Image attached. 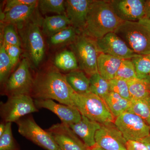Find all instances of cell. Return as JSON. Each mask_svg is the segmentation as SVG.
I'll return each mask as SVG.
<instances>
[{
    "label": "cell",
    "mask_w": 150,
    "mask_h": 150,
    "mask_svg": "<svg viewBox=\"0 0 150 150\" xmlns=\"http://www.w3.org/2000/svg\"><path fill=\"white\" fill-rule=\"evenodd\" d=\"M77 60L79 69L89 76L98 73V58L100 52L96 40L83 35H78L70 45Z\"/></svg>",
    "instance_id": "cell-6"
},
{
    "label": "cell",
    "mask_w": 150,
    "mask_h": 150,
    "mask_svg": "<svg viewBox=\"0 0 150 150\" xmlns=\"http://www.w3.org/2000/svg\"><path fill=\"white\" fill-rule=\"evenodd\" d=\"M38 111L34 99L28 95L8 97L5 103H0L1 117L6 123H16L23 117Z\"/></svg>",
    "instance_id": "cell-7"
},
{
    "label": "cell",
    "mask_w": 150,
    "mask_h": 150,
    "mask_svg": "<svg viewBox=\"0 0 150 150\" xmlns=\"http://www.w3.org/2000/svg\"><path fill=\"white\" fill-rule=\"evenodd\" d=\"M131 100L142 99L150 96V81L141 79L127 81Z\"/></svg>",
    "instance_id": "cell-25"
},
{
    "label": "cell",
    "mask_w": 150,
    "mask_h": 150,
    "mask_svg": "<svg viewBox=\"0 0 150 150\" xmlns=\"http://www.w3.org/2000/svg\"><path fill=\"white\" fill-rule=\"evenodd\" d=\"M89 78L90 92L104 100L110 92L109 81L103 79L98 72Z\"/></svg>",
    "instance_id": "cell-26"
},
{
    "label": "cell",
    "mask_w": 150,
    "mask_h": 150,
    "mask_svg": "<svg viewBox=\"0 0 150 150\" xmlns=\"http://www.w3.org/2000/svg\"><path fill=\"white\" fill-rule=\"evenodd\" d=\"M139 141L142 142L146 146L148 150H150V134L146 137Z\"/></svg>",
    "instance_id": "cell-39"
},
{
    "label": "cell",
    "mask_w": 150,
    "mask_h": 150,
    "mask_svg": "<svg viewBox=\"0 0 150 150\" xmlns=\"http://www.w3.org/2000/svg\"><path fill=\"white\" fill-rule=\"evenodd\" d=\"M4 43L6 52L10 59L13 66L14 67L15 65H16L18 62L20 56L22 51L21 48L19 46L7 44L4 42Z\"/></svg>",
    "instance_id": "cell-35"
},
{
    "label": "cell",
    "mask_w": 150,
    "mask_h": 150,
    "mask_svg": "<svg viewBox=\"0 0 150 150\" xmlns=\"http://www.w3.org/2000/svg\"><path fill=\"white\" fill-rule=\"evenodd\" d=\"M42 21L33 18L26 23L17 26L27 59L35 68L42 63L46 52V45L40 29ZM42 25V24H41Z\"/></svg>",
    "instance_id": "cell-3"
},
{
    "label": "cell",
    "mask_w": 150,
    "mask_h": 150,
    "mask_svg": "<svg viewBox=\"0 0 150 150\" xmlns=\"http://www.w3.org/2000/svg\"><path fill=\"white\" fill-rule=\"evenodd\" d=\"M67 83L77 93H90L89 78L85 73L79 69L72 71L65 75Z\"/></svg>",
    "instance_id": "cell-21"
},
{
    "label": "cell",
    "mask_w": 150,
    "mask_h": 150,
    "mask_svg": "<svg viewBox=\"0 0 150 150\" xmlns=\"http://www.w3.org/2000/svg\"><path fill=\"white\" fill-rule=\"evenodd\" d=\"M87 150H105L103 149H101L100 147H99L97 145L94 146L92 147L91 148H87Z\"/></svg>",
    "instance_id": "cell-41"
},
{
    "label": "cell",
    "mask_w": 150,
    "mask_h": 150,
    "mask_svg": "<svg viewBox=\"0 0 150 150\" xmlns=\"http://www.w3.org/2000/svg\"><path fill=\"white\" fill-rule=\"evenodd\" d=\"M131 60L135 67L137 78L150 81V54L139 55Z\"/></svg>",
    "instance_id": "cell-28"
},
{
    "label": "cell",
    "mask_w": 150,
    "mask_h": 150,
    "mask_svg": "<svg viewBox=\"0 0 150 150\" xmlns=\"http://www.w3.org/2000/svg\"><path fill=\"white\" fill-rule=\"evenodd\" d=\"M62 150H87V147L70 126L63 123L46 130Z\"/></svg>",
    "instance_id": "cell-13"
},
{
    "label": "cell",
    "mask_w": 150,
    "mask_h": 150,
    "mask_svg": "<svg viewBox=\"0 0 150 150\" xmlns=\"http://www.w3.org/2000/svg\"><path fill=\"white\" fill-rule=\"evenodd\" d=\"M115 78L126 81L137 78L135 67L131 59L122 60Z\"/></svg>",
    "instance_id": "cell-33"
},
{
    "label": "cell",
    "mask_w": 150,
    "mask_h": 150,
    "mask_svg": "<svg viewBox=\"0 0 150 150\" xmlns=\"http://www.w3.org/2000/svg\"><path fill=\"white\" fill-rule=\"evenodd\" d=\"M101 126L100 123L81 115L80 121L69 126L83 142L86 147L91 148L96 145V134Z\"/></svg>",
    "instance_id": "cell-17"
},
{
    "label": "cell",
    "mask_w": 150,
    "mask_h": 150,
    "mask_svg": "<svg viewBox=\"0 0 150 150\" xmlns=\"http://www.w3.org/2000/svg\"><path fill=\"white\" fill-rule=\"evenodd\" d=\"M36 0H8L6 2L5 7L3 12L4 13L9 10L10 9L17 6L23 5H32L38 2Z\"/></svg>",
    "instance_id": "cell-36"
},
{
    "label": "cell",
    "mask_w": 150,
    "mask_h": 150,
    "mask_svg": "<svg viewBox=\"0 0 150 150\" xmlns=\"http://www.w3.org/2000/svg\"><path fill=\"white\" fill-rule=\"evenodd\" d=\"M135 53L150 54V27L140 21H123L114 32Z\"/></svg>",
    "instance_id": "cell-5"
},
{
    "label": "cell",
    "mask_w": 150,
    "mask_h": 150,
    "mask_svg": "<svg viewBox=\"0 0 150 150\" xmlns=\"http://www.w3.org/2000/svg\"><path fill=\"white\" fill-rule=\"evenodd\" d=\"M123 21L116 15L110 1L93 0L81 34L97 40L115 32Z\"/></svg>",
    "instance_id": "cell-2"
},
{
    "label": "cell",
    "mask_w": 150,
    "mask_h": 150,
    "mask_svg": "<svg viewBox=\"0 0 150 150\" xmlns=\"http://www.w3.org/2000/svg\"><path fill=\"white\" fill-rule=\"evenodd\" d=\"M127 150H148L146 146L139 141H128L126 144Z\"/></svg>",
    "instance_id": "cell-37"
},
{
    "label": "cell",
    "mask_w": 150,
    "mask_h": 150,
    "mask_svg": "<svg viewBox=\"0 0 150 150\" xmlns=\"http://www.w3.org/2000/svg\"><path fill=\"white\" fill-rule=\"evenodd\" d=\"M38 109L45 108L54 112L62 121L68 126L81 121V114L74 105H67L55 102L51 99L34 100Z\"/></svg>",
    "instance_id": "cell-15"
},
{
    "label": "cell",
    "mask_w": 150,
    "mask_h": 150,
    "mask_svg": "<svg viewBox=\"0 0 150 150\" xmlns=\"http://www.w3.org/2000/svg\"><path fill=\"white\" fill-rule=\"evenodd\" d=\"M78 35L76 29L70 25L49 37V45L53 47L71 45L76 40Z\"/></svg>",
    "instance_id": "cell-24"
},
{
    "label": "cell",
    "mask_w": 150,
    "mask_h": 150,
    "mask_svg": "<svg viewBox=\"0 0 150 150\" xmlns=\"http://www.w3.org/2000/svg\"><path fill=\"white\" fill-rule=\"evenodd\" d=\"M126 141H139L150 134V126L139 115L126 111L114 122Z\"/></svg>",
    "instance_id": "cell-10"
},
{
    "label": "cell",
    "mask_w": 150,
    "mask_h": 150,
    "mask_svg": "<svg viewBox=\"0 0 150 150\" xmlns=\"http://www.w3.org/2000/svg\"><path fill=\"white\" fill-rule=\"evenodd\" d=\"M6 123L4 121H1L0 124V137L2 136L4 132L5 131L6 128Z\"/></svg>",
    "instance_id": "cell-40"
},
{
    "label": "cell",
    "mask_w": 150,
    "mask_h": 150,
    "mask_svg": "<svg viewBox=\"0 0 150 150\" xmlns=\"http://www.w3.org/2000/svg\"><path fill=\"white\" fill-rule=\"evenodd\" d=\"M11 125V123H6L5 131L0 137V150H20L13 135Z\"/></svg>",
    "instance_id": "cell-31"
},
{
    "label": "cell",
    "mask_w": 150,
    "mask_h": 150,
    "mask_svg": "<svg viewBox=\"0 0 150 150\" xmlns=\"http://www.w3.org/2000/svg\"><path fill=\"white\" fill-rule=\"evenodd\" d=\"M104 100L115 118L128 111L131 104V100L125 99L113 92H110Z\"/></svg>",
    "instance_id": "cell-23"
},
{
    "label": "cell",
    "mask_w": 150,
    "mask_h": 150,
    "mask_svg": "<svg viewBox=\"0 0 150 150\" xmlns=\"http://www.w3.org/2000/svg\"><path fill=\"white\" fill-rule=\"evenodd\" d=\"M114 12L123 21H139L145 18L144 0L110 1Z\"/></svg>",
    "instance_id": "cell-14"
},
{
    "label": "cell",
    "mask_w": 150,
    "mask_h": 150,
    "mask_svg": "<svg viewBox=\"0 0 150 150\" xmlns=\"http://www.w3.org/2000/svg\"><path fill=\"white\" fill-rule=\"evenodd\" d=\"M70 25L71 22L66 14L46 16L42 21V31L49 38Z\"/></svg>",
    "instance_id": "cell-20"
},
{
    "label": "cell",
    "mask_w": 150,
    "mask_h": 150,
    "mask_svg": "<svg viewBox=\"0 0 150 150\" xmlns=\"http://www.w3.org/2000/svg\"><path fill=\"white\" fill-rule=\"evenodd\" d=\"M15 26L13 24L5 23L3 28L1 40L7 44L21 47L22 45L21 40L18 33L17 32Z\"/></svg>",
    "instance_id": "cell-32"
},
{
    "label": "cell",
    "mask_w": 150,
    "mask_h": 150,
    "mask_svg": "<svg viewBox=\"0 0 150 150\" xmlns=\"http://www.w3.org/2000/svg\"><path fill=\"white\" fill-rule=\"evenodd\" d=\"M54 64L59 71L68 73L79 69L76 56L70 50H64L57 54L54 58Z\"/></svg>",
    "instance_id": "cell-22"
},
{
    "label": "cell",
    "mask_w": 150,
    "mask_h": 150,
    "mask_svg": "<svg viewBox=\"0 0 150 150\" xmlns=\"http://www.w3.org/2000/svg\"><path fill=\"white\" fill-rule=\"evenodd\" d=\"M96 42L100 53L122 60L131 59L139 55L130 49L114 32L110 33L101 38L97 39Z\"/></svg>",
    "instance_id": "cell-11"
},
{
    "label": "cell",
    "mask_w": 150,
    "mask_h": 150,
    "mask_svg": "<svg viewBox=\"0 0 150 150\" xmlns=\"http://www.w3.org/2000/svg\"><path fill=\"white\" fill-rule=\"evenodd\" d=\"M145 18L150 20V0H146L145 3Z\"/></svg>",
    "instance_id": "cell-38"
},
{
    "label": "cell",
    "mask_w": 150,
    "mask_h": 150,
    "mask_svg": "<svg viewBox=\"0 0 150 150\" xmlns=\"http://www.w3.org/2000/svg\"><path fill=\"white\" fill-rule=\"evenodd\" d=\"M93 0L65 1L66 15L71 25L81 34L85 27L89 10Z\"/></svg>",
    "instance_id": "cell-16"
},
{
    "label": "cell",
    "mask_w": 150,
    "mask_h": 150,
    "mask_svg": "<svg viewBox=\"0 0 150 150\" xmlns=\"http://www.w3.org/2000/svg\"><path fill=\"white\" fill-rule=\"evenodd\" d=\"M38 6L43 14L49 13L66 14L65 1L64 0H40L38 1Z\"/></svg>",
    "instance_id": "cell-30"
},
{
    "label": "cell",
    "mask_w": 150,
    "mask_h": 150,
    "mask_svg": "<svg viewBox=\"0 0 150 150\" xmlns=\"http://www.w3.org/2000/svg\"><path fill=\"white\" fill-rule=\"evenodd\" d=\"M108 81L110 92H113L118 94L125 99L131 100L127 81L114 78Z\"/></svg>",
    "instance_id": "cell-34"
},
{
    "label": "cell",
    "mask_w": 150,
    "mask_h": 150,
    "mask_svg": "<svg viewBox=\"0 0 150 150\" xmlns=\"http://www.w3.org/2000/svg\"><path fill=\"white\" fill-rule=\"evenodd\" d=\"M129 112L139 115L150 126V96L138 100H131Z\"/></svg>",
    "instance_id": "cell-27"
},
{
    "label": "cell",
    "mask_w": 150,
    "mask_h": 150,
    "mask_svg": "<svg viewBox=\"0 0 150 150\" xmlns=\"http://www.w3.org/2000/svg\"><path fill=\"white\" fill-rule=\"evenodd\" d=\"M122 61V59L100 53L98 58V72L106 80H112L115 78Z\"/></svg>",
    "instance_id": "cell-19"
},
{
    "label": "cell",
    "mask_w": 150,
    "mask_h": 150,
    "mask_svg": "<svg viewBox=\"0 0 150 150\" xmlns=\"http://www.w3.org/2000/svg\"><path fill=\"white\" fill-rule=\"evenodd\" d=\"M95 141L97 146L105 150H127V141L114 123L101 124Z\"/></svg>",
    "instance_id": "cell-12"
},
{
    "label": "cell",
    "mask_w": 150,
    "mask_h": 150,
    "mask_svg": "<svg viewBox=\"0 0 150 150\" xmlns=\"http://www.w3.org/2000/svg\"><path fill=\"white\" fill-rule=\"evenodd\" d=\"M38 1L32 5L17 6L1 14V20L5 23L18 26L28 22L33 18Z\"/></svg>",
    "instance_id": "cell-18"
},
{
    "label": "cell",
    "mask_w": 150,
    "mask_h": 150,
    "mask_svg": "<svg viewBox=\"0 0 150 150\" xmlns=\"http://www.w3.org/2000/svg\"><path fill=\"white\" fill-rule=\"evenodd\" d=\"M74 92L65 75L55 66L44 68L33 76L31 96L34 100H54L62 104L74 105L72 96Z\"/></svg>",
    "instance_id": "cell-1"
},
{
    "label": "cell",
    "mask_w": 150,
    "mask_h": 150,
    "mask_svg": "<svg viewBox=\"0 0 150 150\" xmlns=\"http://www.w3.org/2000/svg\"><path fill=\"white\" fill-rule=\"evenodd\" d=\"M10 59L6 52L4 43L1 40L0 46V82L3 85L10 76L13 68Z\"/></svg>",
    "instance_id": "cell-29"
},
{
    "label": "cell",
    "mask_w": 150,
    "mask_h": 150,
    "mask_svg": "<svg viewBox=\"0 0 150 150\" xmlns=\"http://www.w3.org/2000/svg\"><path fill=\"white\" fill-rule=\"evenodd\" d=\"M30 62L24 58L18 67L11 73L4 86V93L10 97L18 95L31 96L33 84V76L30 71Z\"/></svg>",
    "instance_id": "cell-8"
},
{
    "label": "cell",
    "mask_w": 150,
    "mask_h": 150,
    "mask_svg": "<svg viewBox=\"0 0 150 150\" xmlns=\"http://www.w3.org/2000/svg\"><path fill=\"white\" fill-rule=\"evenodd\" d=\"M73 105L82 115L101 124L114 123L115 118L103 99L96 95L88 93L72 96Z\"/></svg>",
    "instance_id": "cell-4"
},
{
    "label": "cell",
    "mask_w": 150,
    "mask_h": 150,
    "mask_svg": "<svg viewBox=\"0 0 150 150\" xmlns=\"http://www.w3.org/2000/svg\"><path fill=\"white\" fill-rule=\"evenodd\" d=\"M16 123L19 133L35 144L46 150H62L51 135L38 125L32 115H26Z\"/></svg>",
    "instance_id": "cell-9"
}]
</instances>
